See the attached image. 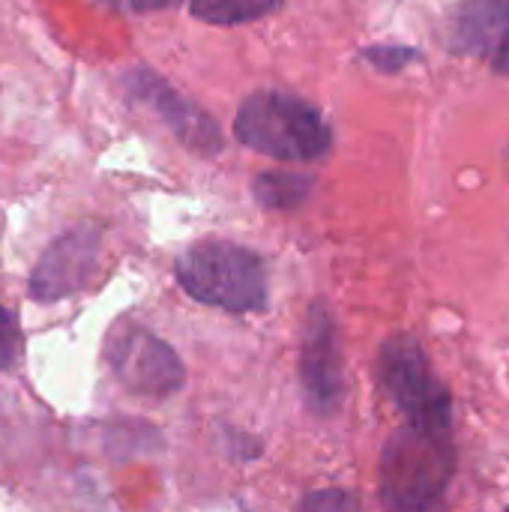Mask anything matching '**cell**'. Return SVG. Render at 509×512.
<instances>
[{
    "instance_id": "1",
    "label": "cell",
    "mask_w": 509,
    "mask_h": 512,
    "mask_svg": "<svg viewBox=\"0 0 509 512\" xmlns=\"http://www.w3.org/2000/svg\"><path fill=\"white\" fill-rule=\"evenodd\" d=\"M456 471L453 432L402 426L381 453V504L387 512H432Z\"/></svg>"
},
{
    "instance_id": "2",
    "label": "cell",
    "mask_w": 509,
    "mask_h": 512,
    "mask_svg": "<svg viewBox=\"0 0 509 512\" xmlns=\"http://www.w3.org/2000/svg\"><path fill=\"white\" fill-rule=\"evenodd\" d=\"M234 135L246 147L282 162L321 159L333 144L330 126L318 108L279 90H258L243 99L234 120Z\"/></svg>"
},
{
    "instance_id": "3",
    "label": "cell",
    "mask_w": 509,
    "mask_h": 512,
    "mask_svg": "<svg viewBox=\"0 0 509 512\" xmlns=\"http://www.w3.org/2000/svg\"><path fill=\"white\" fill-rule=\"evenodd\" d=\"M180 288L225 312H255L267 303V276L255 252L228 240H201L177 258Z\"/></svg>"
},
{
    "instance_id": "4",
    "label": "cell",
    "mask_w": 509,
    "mask_h": 512,
    "mask_svg": "<svg viewBox=\"0 0 509 512\" xmlns=\"http://www.w3.org/2000/svg\"><path fill=\"white\" fill-rule=\"evenodd\" d=\"M378 378L396 408L414 426L450 429V393L435 378L420 342L408 333L390 336L378 354Z\"/></svg>"
},
{
    "instance_id": "5",
    "label": "cell",
    "mask_w": 509,
    "mask_h": 512,
    "mask_svg": "<svg viewBox=\"0 0 509 512\" xmlns=\"http://www.w3.org/2000/svg\"><path fill=\"white\" fill-rule=\"evenodd\" d=\"M105 357L117 381L138 396H171L186 378L174 348L132 321H120L108 333Z\"/></svg>"
},
{
    "instance_id": "6",
    "label": "cell",
    "mask_w": 509,
    "mask_h": 512,
    "mask_svg": "<svg viewBox=\"0 0 509 512\" xmlns=\"http://www.w3.org/2000/svg\"><path fill=\"white\" fill-rule=\"evenodd\" d=\"M300 381L306 390V402L315 414L330 417L339 411L345 399L342 351H339L333 315L321 303H315L306 318L303 351H300Z\"/></svg>"
},
{
    "instance_id": "7",
    "label": "cell",
    "mask_w": 509,
    "mask_h": 512,
    "mask_svg": "<svg viewBox=\"0 0 509 512\" xmlns=\"http://www.w3.org/2000/svg\"><path fill=\"white\" fill-rule=\"evenodd\" d=\"M102 249V231L93 222H84L63 237H57L45 255L39 258L33 276H30V294L42 303L63 300L75 291H81L90 276L96 273Z\"/></svg>"
},
{
    "instance_id": "8",
    "label": "cell",
    "mask_w": 509,
    "mask_h": 512,
    "mask_svg": "<svg viewBox=\"0 0 509 512\" xmlns=\"http://www.w3.org/2000/svg\"><path fill=\"white\" fill-rule=\"evenodd\" d=\"M129 87H132V93L138 99H144L147 105H153L162 114V120L171 126V132L183 144H189V147H195L198 153H207V156L222 150V132L210 120V114L201 111L195 102L183 99L162 78H156L153 72L141 69V72L129 75Z\"/></svg>"
},
{
    "instance_id": "9",
    "label": "cell",
    "mask_w": 509,
    "mask_h": 512,
    "mask_svg": "<svg viewBox=\"0 0 509 512\" xmlns=\"http://www.w3.org/2000/svg\"><path fill=\"white\" fill-rule=\"evenodd\" d=\"M509 27V0H468L453 27V48L462 54H486L501 45Z\"/></svg>"
},
{
    "instance_id": "10",
    "label": "cell",
    "mask_w": 509,
    "mask_h": 512,
    "mask_svg": "<svg viewBox=\"0 0 509 512\" xmlns=\"http://www.w3.org/2000/svg\"><path fill=\"white\" fill-rule=\"evenodd\" d=\"M252 192H255V198H258L261 207H270V210H294V207H300L309 198L312 177L270 171V174H258L255 177Z\"/></svg>"
},
{
    "instance_id": "11",
    "label": "cell",
    "mask_w": 509,
    "mask_h": 512,
    "mask_svg": "<svg viewBox=\"0 0 509 512\" xmlns=\"http://www.w3.org/2000/svg\"><path fill=\"white\" fill-rule=\"evenodd\" d=\"M282 0H189L195 18L210 24H246L276 12Z\"/></svg>"
},
{
    "instance_id": "12",
    "label": "cell",
    "mask_w": 509,
    "mask_h": 512,
    "mask_svg": "<svg viewBox=\"0 0 509 512\" xmlns=\"http://www.w3.org/2000/svg\"><path fill=\"white\" fill-rule=\"evenodd\" d=\"M297 512H360V501L345 489H324L306 495Z\"/></svg>"
},
{
    "instance_id": "13",
    "label": "cell",
    "mask_w": 509,
    "mask_h": 512,
    "mask_svg": "<svg viewBox=\"0 0 509 512\" xmlns=\"http://www.w3.org/2000/svg\"><path fill=\"white\" fill-rule=\"evenodd\" d=\"M414 57H417V51L414 48H402V45H375V48H366V60H372L384 72H399Z\"/></svg>"
},
{
    "instance_id": "14",
    "label": "cell",
    "mask_w": 509,
    "mask_h": 512,
    "mask_svg": "<svg viewBox=\"0 0 509 512\" xmlns=\"http://www.w3.org/2000/svg\"><path fill=\"white\" fill-rule=\"evenodd\" d=\"M18 351H21V336L15 318L0 306V369H9L18 360Z\"/></svg>"
},
{
    "instance_id": "15",
    "label": "cell",
    "mask_w": 509,
    "mask_h": 512,
    "mask_svg": "<svg viewBox=\"0 0 509 512\" xmlns=\"http://www.w3.org/2000/svg\"><path fill=\"white\" fill-rule=\"evenodd\" d=\"M129 9H135V12H156V9H171V6H177L180 0H123Z\"/></svg>"
},
{
    "instance_id": "16",
    "label": "cell",
    "mask_w": 509,
    "mask_h": 512,
    "mask_svg": "<svg viewBox=\"0 0 509 512\" xmlns=\"http://www.w3.org/2000/svg\"><path fill=\"white\" fill-rule=\"evenodd\" d=\"M495 72L498 75H509V36H504L501 45L495 48Z\"/></svg>"
}]
</instances>
